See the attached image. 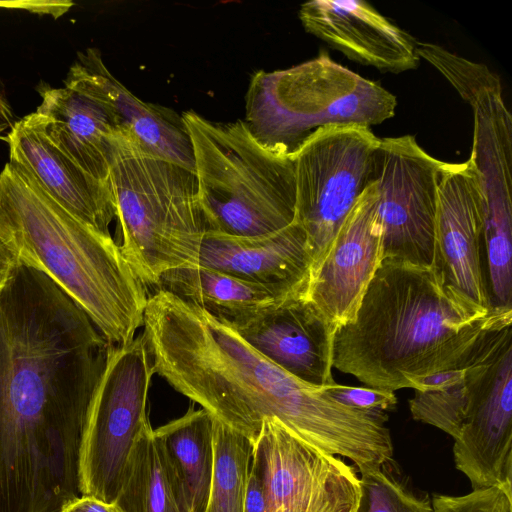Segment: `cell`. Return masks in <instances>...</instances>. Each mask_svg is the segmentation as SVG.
<instances>
[{
	"label": "cell",
	"instance_id": "obj_1",
	"mask_svg": "<svg viewBox=\"0 0 512 512\" xmlns=\"http://www.w3.org/2000/svg\"><path fill=\"white\" fill-rule=\"evenodd\" d=\"M108 348L41 271L21 264L0 291V512H60L80 494L82 438Z\"/></svg>",
	"mask_w": 512,
	"mask_h": 512
},
{
	"label": "cell",
	"instance_id": "obj_2",
	"mask_svg": "<svg viewBox=\"0 0 512 512\" xmlns=\"http://www.w3.org/2000/svg\"><path fill=\"white\" fill-rule=\"evenodd\" d=\"M512 308H484L432 266L383 258L355 318L336 329L332 366L370 388L395 392L461 367Z\"/></svg>",
	"mask_w": 512,
	"mask_h": 512
},
{
	"label": "cell",
	"instance_id": "obj_3",
	"mask_svg": "<svg viewBox=\"0 0 512 512\" xmlns=\"http://www.w3.org/2000/svg\"><path fill=\"white\" fill-rule=\"evenodd\" d=\"M0 232L21 263L54 281L110 345L135 338L149 293L118 243L70 214L10 162L0 173Z\"/></svg>",
	"mask_w": 512,
	"mask_h": 512
},
{
	"label": "cell",
	"instance_id": "obj_4",
	"mask_svg": "<svg viewBox=\"0 0 512 512\" xmlns=\"http://www.w3.org/2000/svg\"><path fill=\"white\" fill-rule=\"evenodd\" d=\"M108 186L124 257L147 290L173 269L197 264L205 229L193 170L116 131Z\"/></svg>",
	"mask_w": 512,
	"mask_h": 512
},
{
	"label": "cell",
	"instance_id": "obj_5",
	"mask_svg": "<svg viewBox=\"0 0 512 512\" xmlns=\"http://www.w3.org/2000/svg\"><path fill=\"white\" fill-rule=\"evenodd\" d=\"M181 117L206 232L258 236L295 221L292 156L264 146L242 120L215 123L193 111Z\"/></svg>",
	"mask_w": 512,
	"mask_h": 512
},
{
	"label": "cell",
	"instance_id": "obj_6",
	"mask_svg": "<svg viewBox=\"0 0 512 512\" xmlns=\"http://www.w3.org/2000/svg\"><path fill=\"white\" fill-rule=\"evenodd\" d=\"M395 96L327 54L288 69L259 71L246 93L244 122L264 146L292 156L315 130L331 124H380Z\"/></svg>",
	"mask_w": 512,
	"mask_h": 512
},
{
	"label": "cell",
	"instance_id": "obj_7",
	"mask_svg": "<svg viewBox=\"0 0 512 512\" xmlns=\"http://www.w3.org/2000/svg\"><path fill=\"white\" fill-rule=\"evenodd\" d=\"M154 373L143 334L123 346L109 344L82 438L80 495L116 501L134 445L150 426L146 409Z\"/></svg>",
	"mask_w": 512,
	"mask_h": 512
},
{
	"label": "cell",
	"instance_id": "obj_8",
	"mask_svg": "<svg viewBox=\"0 0 512 512\" xmlns=\"http://www.w3.org/2000/svg\"><path fill=\"white\" fill-rule=\"evenodd\" d=\"M379 145L369 127L331 124L311 133L292 155L295 221L307 237L310 277L349 212L376 180Z\"/></svg>",
	"mask_w": 512,
	"mask_h": 512
},
{
	"label": "cell",
	"instance_id": "obj_9",
	"mask_svg": "<svg viewBox=\"0 0 512 512\" xmlns=\"http://www.w3.org/2000/svg\"><path fill=\"white\" fill-rule=\"evenodd\" d=\"M443 163L411 135L380 139L376 183L382 259L432 266L438 178Z\"/></svg>",
	"mask_w": 512,
	"mask_h": 512
},
{
	"label": "cell",
	"instance_id": "obj_10",
	"mask_svg": "<svg viewBox=\"0 0 512 512\" xmlns=\"http://www.w3.org/2000/svg\"><path fill=\"white\" fill-rule=\"evenodd\" d=\"M253 446L265 512H357L360 477L343 458L317 450L274 420L263 421Z\"/></svg>",
	"mask_w": 512,
	"mask_h": 512
},
{
	"label": "cell",
	"instance_id": "obj_11",
	"mask_svg": "<svg viewBox=\"0 0 512 512\" xmlns=\"http://www.w3.org/2000/svg\"><path fill=\"white\" fill-rule=\"evenodd\" d=\"M483 207L469 160L444 162L438 178L432 267L444 283L492 308L483 251Z\"/></svg>",
	"mask_w": 512,
	"mask_h": 512
},
{
	"label": "cell",
	"instance_id": "obj_12",
	"mask_svg": "<svg viewBox=\"0 0 512 512\" xmlns=\"http://www.w3.org/2000/svg\"><path fill=\"white\" fill-rule=\"evenodd\" d=\"M377 201L375 180L343 221L308 282L307 297L335 329L355 318L382 260Z\"/></svg>",
	"mask_w": 512,
	"mask_h": 512
},
{
	"label": "cell",
	"instance_id": "obj_13",
	"mask_svg": "<svg viewBox=\"0 0 512 512\" xmlns=\"http://www.w3.org/2000/svg\"><path fill=\"white\" fill-rule=\"evenodd\" d=\"M306 291L230 325L250 346L292 376L315 386L333 385L336 329Z\"/></svg>",
	"mask_w": 512,
	"mask_h": 512
},
{
	"label": "cell",
	"instance_id": "obj_14",
	"mask_svg": "<svg viewBox=\"0 0 512 512\" xmlns=\"http://www.w3.org/2000/svg\"><path fill=\"white\" fill-rule=\"evenodd\" d=\"M64 84L97 102L116 131L153 154L194 171L191 141L181 115L132 94L110 73L98 49L78 53Z\"/></svg>",
	"mask_w": 512,
	"mask_h": 512
},
{
	"label": "cell",
	"instance_id": "obj_15",
	"mask_svg": "<svg viewBox=\"0 0 512 512\" xmlns=\"http://www.w3.org/2000/svg\"><path fill=\"white\" fill-rule=\"evenodd\" d=\"M6 141L11 164L25 171L77 219L110 234L116 210L108 184L88 174L51 142L40 114L34 112L16 121Z\"/></svg>",
	"mask_w": 512,
	"mask_h": 512
},
{
	"label": "cell",
	"instance_id": "obj_16",
	"mask_svg": "<svg viewBox=\"0 0 512 512\" xmlns=\"http://www.w3.org/2000/svg\"><path fill=\"white\" fill-rule=\"evenodd\" d=\"M299 18L307 32L360 64L400 73L420 62L417 41L365 1H309Z\"/></svg>",
	"mask_w": 512,
	"mask_h": 512
},
{
	"label": "cell",
	"instance_id": "obj_17",
	"mask_svg": "<svg viewBox=\"0 0 512 512\" xmlns=\"http://www.w3.org/2000/svg\"><path fill=\"white\" fill-rule=\"evenodd\" d=\"M473 143L468 159L478 180L483 207V244L493 255L512 248V116L502 88L486 89L470 105Z\"/></svg>",
	"mask_w": 512,
	"mask_h": 512
},
{
	"label": "cell",
	"instance_id": "obj_18",
	"mask_svg": "<svg viewBox=\"0 0 512 512\" xmlns=\"http://www.w3.org/2000/svg\"><path fill=\"white\" fill-rule=\"evenodd\" d=\"M453 456L473 489L512 488V347L469 408L454 440Z\"/></svg>",
	"mask_w": 512,
	"mask_h": 512
},
{
	"label": "cell",
	"instance_id": "obj_19",
	"mask_svg": "<svg viewBox=\"0 0 512 512\" xmlns=\"http://www.w3.org/2000/svg\"><path fill=\"white\" fill-rule=\"evenodd\" d=\"M196 265L296 292L308 287L311 256L306 234L294 221L281 230L258 236L206 232Z\"/></svg>",
	"mask_w": 512,
	"mask_h": 512
},
{
	"label": "cell",
	"instance_id": "obj_20",
	"mask_svg": "<svg viewBox=\"0 0 512 512\" xmlns=\"http://www.w3.org/2000/svg\"><path fill=\"white\" fill-rule=\"evenodd\" d=\"M36 112L51 142L94 178L108 184L110 138L116 132L106 111L68 87L40 86Z\"/></svg>",
	"mask_w": 512,
	"mask_h": 512
},
{
	"label": "cell",
	"instance_id": "obj_21",
	"mask_svg": "<svg viewBox=\"0 0 512 512\" xmlns=\"http://www.w3.org/2000/svg\"><path fill=\"white\" fill-rule=\"evenodd\" d=\"M214 417L191 407L153 429V436L180 512H205L214 470Z\"/></svg>",
	"mask_w": 512,
	"mask_h": 512
},
{
	"label": "cell",
	"instance_id": "obj_22",
	"mask_svg": "<svg viewBox=\"0 0 512 512\" xmlns=\"http://www.w3.org/2000/svg\"><path fill=\"white\" fill-rule=\"evenodd\" d=\"M157 289L197 305L229 324L264 312L305 290L289 292L197 265L164 273Z\"/></svg>",
	"mask_w": 512,
	"mask_h": 512
},
{
	"label": "cell",
	"instance_id": "obj_23",
	"mask_svg": "<svg viewBox=\"0 0 512 512\" xmlns=\"http://www.w3.org/2000/svg\"><path fill=\"white\" fill-rule=\"evenodd\" d=\"M115 503L124 512H180L151 425L134 445Z\"/></svg>",
	"mask_w": 512,
	"mask_h": 512
},
{
	"label": "cell",
	"instance_id": "obj_24",
	"mask_svg": "<svg viewBox=\"0 0 512 512\" xmlns=\"http://www.w3.org/2000/svg\"><path fill=\"white\" fill-rule=\"evenodd\" d=\"M214 470L205 512H244L253 442L214 418Z\"/></svg>",
	"mask_w": 512,
	"mask_h": 512
},
{
	"label": "cell",
	"instance_id": "obj_25",
	"mask_svg": "<svg viewBox=\"0 0 512 512\" xmlns=\"http://www.w3.org/2000/svg\"><path fill=\"white\" fill-rule=\"evenodd\" d=\"M394 464L392 460L360 474L357 512H433L431 499L416 493Z\"/></svg>",
	"mask_w": 512,
	"mask_h": 512
},
{
	"label": "cell",
	"instance_id": "obj_26",
	"mask_svg": "<svg viewBox=\"0 0 512 512\" xmlns=\"http://www.w3.org/2000/svg\"><path fill=\"white\" fill-rule=\"evenodd\" d=\"M416 50L419 58L433 65L469 105L480 92L502 87L500 77L482 63L472 62L429 42L417 41Z\"/></svg>",
	"mask_w": 512,
	"mask_h": 512
},
{
	"label": "cell",
	"instance_id": "obj_27",
	"mask_svg": "<svg viewBox=\"0 0 512 512\" xmlns=\"http://www.w3.org/2000/svg\"><path fill=\"white\" fill-rule=\"evenodd\" d=\"M431 504L433 512H512V488L489 486L460 496L435 494Z\"/></svg>",
	"mask_w": 512,
	"mask_h": 512
},
{
	"label": "cell",
	"instance_id": "obj_28",
	"mask_svg": "<svg viewBox=\"0 0 512 512\" xmlns=\"http://www.w3.org/2000/svg\"><path fill=\"white\" fill-rule=\"evenodd\" d=\"M335 400L357 410L386 413L397 404L394 392L370 387H353L340 384L323 386Z\"/></svg>",
	"mask_w": 512,
	"mask_h": 512
},
{
	"label": "cell",
	"instance_id": "obj_29",
	"mask_svg": "<svg viewBox=\"0 0 512 512\" xmlns=\"http://www.w3.org/2000/svg\"><path fill=\"white\" fill-rule=\"evenodd\" d=\"M265 510L263 482L257 467L251 461L244 499V512H265Z\"/></svg>",
	"mask_w": 512,
	"mask_h": 512
},
{
	"label": "cell",
	"instance_id": "obj_30",
	"mask_svg": "<svg viewBox=\"0 0 512 512\" xmlns=\"http://www.w3.org/2000/svg\"><path fill=\"white\" fill-rule=\"evenodd\" d=\"M60 512H124L115 502L107 503L93 496L80 495L68 501Z\"/></svg>",
	"mask_w": 512,
	"mask_h": 512
},
{
	"label": "cell",
	"instance_id": "obj_31",
	"mask_svg": "<svg viewBox=\"0 0 512 512\" xmlns=\"http://www.w3.org/2000/svg\"><path fill=\"white\" fill-rule=\"evenodd\" d=\"M21 264L17 250L0 232V291Z\"/></svg>",
	"mask_w": 512,
	"mask_h": 512
},
{
	"label": "cell",
	"instance_id": "obj_32",
	"mask_svg": "<svg viewBox=\"0 0 512 512\" xmlns=\"http://www.w3.org/2000/svg\"><path fill=\"white\" fill-rule=\"evenodd\" d=\"M15 122L11 106L0 88V137L6 130H11Z\"/></svg>",
	"mask_w": 512,
	"mask_h": 512
}]
</instances>
